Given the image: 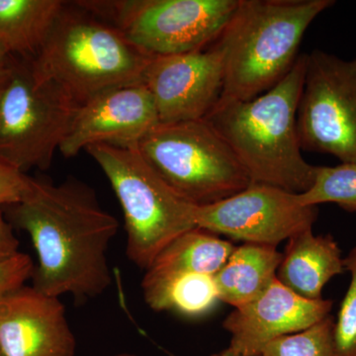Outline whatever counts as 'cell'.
Masks as SVG:
<instances>
[{
    "label": "cell",
    "mask_w": 356,
    "mask_h": 356,
    "mask_svg": "<svg viewBox=\"0 0 356 356\" xmlns=\"http://www.w3.org/2000/svg\"><path fill=\"white\" fill-rule=\"evenodd\" d=\"M1 209L13 229L31 238L38 257L33 287L58 298L72 295L76 303L108 289L107 252L119 222L88 184L74 177L60 184L34 177L27 198Z\"/></svg>",
    "instance_id": "obj_1"
},
{
    "label": "cell",
    "mask_w": 356,
    "mask_h": 356,
    "mask_svg": "<svg viewBox=\"0 0 356 356\" xmlns=\"http://www.w3.org/2000/svg\"><path fill=\"white\" fill-rule=\"evenodd\" d=\"M305 70L302 54L273 88L247 102L218 104L205 118L228 143L252 184L300 194L315 181L318 166L302 156L297 128Z\"/></svg>",
    "instance_id": "obj_2"
},
{
    "label": "cell",
    "mask_w": 356,
    "mask_h": 356,
    "mask_svg": "<svg viewBox=\"0 0 356 356\" xmlns=\"http://www.w3.org/2000/svg\"><path fill=\"white\" fill-rule=\"evenodd\" d=\"M334 0H238L216 44L224 60L218 104L247 102L291 72L312 22Z\"/></svg>",
    "instance_id": "obj_3"
},
{
    "label": "cell",
    "mask_w": 356,
    "mask_h": 356,
    "mask_svg": "<svg viewBox=\"0 0 356 356\" xmlns=\"http://www.w3.org/2000/svg\"><path fill=\"white\" fill-rule=\"evenodd\" d=\"M152 58L118 28L76 1H65L30 63L37 76L57 83L81 105L108 89L143 83Z\"/></svg>",
    "instance_id": "obj_4"
},
{
    "label": "cell",
    "mask_w": 356,
    "mask_h": 356,
    "mask_svg": "<svg viewBox=\"0 0 356 356\" xmlns=\"http://www.w3.org/2000/svg\"><path fill=\"white\" fill-rule=\"evenodd\" d=\"M104 175L123 211L126 254L146 269L163 248L196 228L197 206L173 191L137 149L95 145L86 149Z\"/></svg>",
    "instance_id": "obj_5"
},
{
    "label": "cell",
    "mask_w": 356,
    "mask_h": 356,
    "mask_svg": "<svg viewBox=\"0 0 356 356\" xmlns=\"http://www.w3.org/2000/svg\"><path fill=\"white\" fill-rule=\"evenodd\" d=\"M79 104L30 60L10 56L0 93V161L19 172L50 168Z\"/></svg>",
    "instance_id": "obj_6"
},
{
    "label": "cell",
    "mask_w": 356,
    "mask_h": 356,
    "mask_svg": "<svg viewBox=\"0 0 356 356\" xmlns=\"http://www.w3.org/2000/svg\"><path fill=\"white\" fill-rule=\"evenodd\" d=\"M137 149L173 191L195 206L219 202L252 184L228 143L205 119L159 123Z\"/></svg>",
    "instance_id": "obj_7"
},
{
    "label": "cell",
    "mask_w": 356,
    "mask_h": 356,
    "mask_svg": "<svg viewBox=\"0 0 356 356\" xmlns=\"http://www.w3.org/2000/svg\"><path fill=\"white\" fill-rule=\"evenodd\" d=\"M152 57L182 55L217 42L238 0L76 1Z\"/></svg>",
    "instance_id": "obj_8"
},
{
    "label": "cell",
    "mask_w": 356,
    "mask_h": 356,
    "mask_svg": "<svg viewBox=\"0 0 356 356\" xmlns=\"http://www.w3.org/2000/svg\"><path fill=\"white\" fill-rule=\"evenodd\" d=\"M297 128L304 151L356 163V57L343 60L321 50L306 54Z\"/></svg>",
    "instance_id": "obj_9"
},
{
    "label": "cell",
    "mask_w": 356,
    "mask_h": 356,
    "mask_svg": "<svg viewBox=\"0 0 356 356\" xmlns=\"http://www.w3.org/2000/svg\"><path fill=\"white\" fill-rule=\"evenodd\" d=\"M318 206H304L298 194L280 187L252 184L235 195L197 206L196 226L243 243L277 247L313 229Z\"/></svg>",
    "instance_id": "obj_10"
},
{
    "label": "cell",
    "mask_w": 356,
    "mask_h": 356,
    "mask_svg": "<svg viewBox=\"0 0 356 356\" xmlns=\"http://www.w3.org/2000/svg\"><path fill=\"white\" fill-rule=\"evenodd\" d=\"M224 60L217 44L182 55L153 57L143 83L151 93L159 123L204 120L224 88Z\"/></svg>",
    "instance_id": "obj_11"
},
{
    "label": "cell",
    "mask_w": 356,
    "mask_h": 356,
    "mask_svg": "<svg viewBox=\"0 0 356 356\" xmlns=\"http://www.w3.org/2000/svg\"><path fill=\"white\" fill-rule=\"evenodd\" d=\"M159 123L153 97L144 83L118 86L79 105L58 152L72 158L95 145L137 149Z\"/></svg>",
    "instance_id": "obj_12"
},
{
    "label": "cell",
    "mask_w": 356,
    "mask_h": 356,
    "mask_svg": "<svg viewBox=\"0 0 356 356\" xmlns=\"http://www.w3.org/2000/svg\"><path fill=\"white\" fill-rule=\"evenodd\" d=\"M76 350L60 298L25 284L0 298V355L74 356Z\"/></svg>",
    "instance_id": "obj_13"
},
{
    "label": "cell",
    "mask_w": 356,
    "mask_h": 356,
    "mask_svg": "<svg viewBox=\"0 0 356 356\" xmlns=\"http://www.w3.org/2000/svg\"><path fill=\"white\" fill-rule=\"evenodd\" d=\"M332 308V300L303 298L276 278L259 298L235 308L222 327L231 334V350L259 356L274 339L305 331L329 317Z\"/></svg>",
    "instance_id": "obj_14"
},
{
    "label": "cell",
    "mask_w": 356,
    "mask_h": 356,
    "mask_svg": "<svg viewBox=\"0 0 356 356\" xmlns=\"http://www.w3.org/2000/svg\"><path fill=\"white\" fill-rule=\"evenodd\" d=\"M235 248L229 241L198 227L185 232L163 248L146 269L142 280L144 299L184 276L215 275Z\"/></svg>",
    "instance_id": "obj_15"
},
{
    "label": "cell",
    "mask_w": 356,
    "mask_h": 356,
    "mask_svg": "<svg viewBox=\"0 0 356 356\" xmlns=\"http://www.w3.org/2000/svg\"><path fill=\"white\" fill-rule=\"evenodd\" d=\"M277 280L299 296L323 299L322 292L334 276L346 273L341 248L331 235L306 229L287 241Z\"/></svg>",
    "instance_id": "obj_16"
},
{
    "label": "cell",
    "mask_w": 356,
    "mask_h": 356,
    "mask_svg": "<svg viewBox=\"0 0 356 356\" xmlns=\"http://www.w3.org/2000/svg\"><path fill=\"white\" fill-rule=\"evenodd\" d=\"M283 254L273 245L243 243L214 275L220 301L238 308L259 298L276 280Z\"/></svg>",
    "instance_id": "obj_17"
},
{
    "label": "cell",
    "mask_w": 356,
    "mask_h": 356,
    "mask_svg": "<svg viewBox=\"0 0 356 356\" xmlns=\"http://www.w3.org/2000/svg\"><path fill=\"white\" fill-rule=\"evenodd\" d=\"M64 4L62 0H0V46L13 57L32 60Z\"/></svg>",
    "instance_id": "obj_18"
},
{
    "label": "cell",
    "mask_w": 356,
    "mask_h": 356,
    "mask_svg": "<svg viewBox=\"0 0 356 356\" xmlns=\"http://www.w3.org/2000/svg\"><path fill=\"white\" fill-rule=\"evenodd\" d=\"M145 301L154 311H173L197 318L212 311L220 300L214 275L192 274L172 281Z\"/></svg>",
    "instance_id": "obj_19"
},
{
    "label": "cell",
    "mask_w": 356,
    "mask_h": 356,
    "mask_svg": "<svg viewBox=\"0 0 356 356\" xmlns=\"http://www.w3.org/2000/svg\"><path fill=\"white\" fill-rule=\"evenodd\" d=\"M298 199L304 206L332 203L356 213V163L318 166L315 181Z\"/></svg>",
    "instance_id": "obj_20"
},
{
    "label": "cell",
    "mask_w": 356,
    "mask_h": 356,
    "mask_svg": "<svg viewBox=\"0 0 356 356\" xmlns=\"http://www.w3.org/2000/svg\"><path fill=\"white\" fill-rule=\"evenodd\" d=\"M334 322L329 316L305 331L274 339L259 356H334Z\"/></svg>",
    "instance_id": "obj_21"
},
{
    "label": "cell",
    "mask_w": 356,
    "mask_h": 356,
    "mask_svg": "<svg viewBox=\"0 0 356 356\" xmlns=\"http://www.w3.org/2000/svg\"><path fill=\"white\" fill-rule=\"evenodd\" d=\"M346 270L350 274L332 329L334 356H356V247L344 257Z\"/></svg>",
    "instance_id": "obj_22"
},
{
    "label": "cell",
    "mask_w": 356,
    "mask_h": 356,
    "mask_svg": "<svg viewBox=\"0 0 356 356\" xmlns=\"http://www.w3.org/2000/svg\"><path fill=\"white\" fill-rule=\"evenodd\" d=\"M33 187L34 177L0 161V209L24 200Z\"/></svg>",
    "instance_id": "obj_23"
},
{
    "label": "cell",
    "mask_w": 356,
    "mask_h": 356,
    "mask_svg": "<svg viewBox=\"0 0 356 356\" xmlns=\"http://www.w3.org/2000/svg\"><path fill=\"white\" fill-rule=\"evenodd\" d=\"M34 266L31 257L22 252L0 264V298L31 280Z\"/></svg>",
    "instance_id": "obj_24"
},
{
    "label": "cell",
    "mask_w": 356,
    "mask_h": 356,
    "mask_svg": "<svg viewBox=\"0 0 356 356\" xmlns=\"http://www.w3.org/2000/svg\"><path fill=\"white\" fill-rule=\"evenodd\" d=\"M19 241L14 234L13 227L0 209V264L10 261L19 254Z\"/></svg>",
    "instance_id": "obj_25"
},
{
    "label": "cell",
    "mask_w": 356,
    "mask_h": 356,
    "mask_svg": "<svg viewBox=\"0 0 356 356\" xmlns=\"http://www.w3.org/2000/svg\"><path fill=\"white\" fill-rule=\"evenodd\" d=\"M9 63H10V55L0 46V93L6 83Z\"/></svg>",
    "instance_id": "obj_26"
},
{
    "label": "cell",
    "mask_w": 356,
    "mask_h": 356,
    "mask_svg": "<svg viewBox=\"0 0 356 356\" xmlns=\"http://www.w3.org/2000/svg\"><path fill=\"white\" fill-rule=\"evenodd\" d=\"M168 356H177L175 355H172V353H168ZM211 356H243L241 355H238V353H235L233 350H231L229 348H227L226 350L220 351V353H214V355H212Z\"/></svg>",
    "instance_id": "obj_27"
},
{
    "label": "cell",
    "mask_w": 356,
    "mask_h": 356,
    "mask_svg": "<svg viewBox=\"0 0 356 356\" xmlns=\"http://www.w3.org/2000/svg\"><path fill=\"white\" fill-rule=\"evenodd\" d=\"M118 356H134V355H118Z\"/></svg>",
    "instance_id": "obj_28"
},
{
    "label": "cell",
    "mask_w": 356,
    "mask_h": 356,
    "mask_svg": "<svg viewBox=\"0 0 356 356\" xmlns=\"http://www.w3.org/2000/svg\"><path fill=\"white\" fill-rule=\"evenodd\" d=\"M0 356H1V355H0Z\"/></svg>",
    "instance_id": "obj_29"
}]
</instances>
